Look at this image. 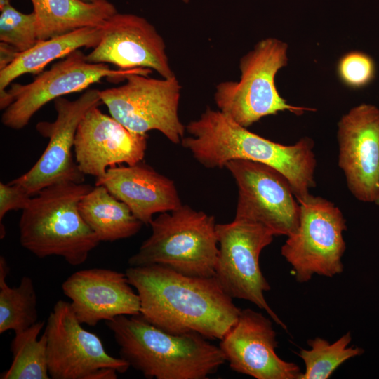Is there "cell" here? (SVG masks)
Masks as SVG:
<instances>
[{
    "instance_id": "cell-1",
    "label": "cell",
    "mask_w": 379,
    "mask_h": 379,
    "mask_svg": "<svg viewBox=\"0 0 379 379\" xmlns=\"http://www.w3.org/2000/svg\"><path fill=\"white\" fill-rule=\"evenodd\" d=\"M140 301V315L173 334L197 333L221 340L241 309L213 277L187 276L157 264L127 268Z\"/></svg>"
},
{
    "instance_id": "cell-2",
    "label": "cell",
    "mask_w": 379,
    "mask_h": 379,
    "mask_svg": "<svg viewBox=\"0 0 379 379\" xmlns=\"http://www.w3.org/2000/svg\"><path fill=\"white\" fill-rule=\"evenodd\" d=\"M185 128L190 136L182 138V145L206 168H223L234 159L270 166L288 180L298 202L310 195V190L316 185L314 143L310 138H302L292 145L277 143L248 131L220 110L209 107Z\"/></svg>"
},
{
    "instance_id": "cell-3",
    "label": "cell",
    "mask_w": 379,
    "mask_h": 379,
    "mask_svg": "<svg viewBox=\"0 0 379 379\" xmlns=\"http://www.w3.org/2000/svg\"><path fill=\"white\" fill-rule=\"evenodd\" d=\"M121 358L148 379H206L225 362L219 346L197 333L173 334L140 314L106 321Z\"/></svg>"
},
{
    "instance_id": "cell-4",
    "label": "cell",
    "mask_w": 379,
    "mask_h": 379,
    "mask_svg": "<svg viewBox=\"0 0 379 379\" xmlns=\"http://www.w3.org/2000/svg\"><path fill=\"white\" fill-rule=\"evenodd\" d=\"M93 187L61 182L32 197L19 221L22 246L39 258L60 256L72 266L85 262L100 242L79 210L80 200Z\"/></svg>"
},
{
    "instance_id": "cell-5",
    "label": "cell",
    "mask_w": 379,
    "mask_h": 379,
    "mask_svg": "<svg viewBox=\"0 0 379 379\" xmlns=\"http://www.w3.org/2000/svg\"><path fill=\"white\" fill-rule=\"evenodd\" d=\"M216 224L213 216L187 205L161 213L150 222V237L128 264H157L187 276L213 277L218 255Z\"/></svg>"
},
{
    "instance_id": "cell-6",
    "label": "cell",
    "mask_w": 379,
    "mask_h": 379,
    "mask_svg": "<svg viewBox=\"0 0 379 379\" xmlns=\"http://www.w3.org/2000/svg\"><path fill=\"white\" fill-rule=\"evenodd\" d=\"M288 45L276 38L260 41L239 61L240 79L215 87L214 100L219 110L244 127L261 118L289 111L300 115L314 109L291 105L277 89L275 77L287 65Z\"/></svg>"
},
{
    "instance_id": "cell-7",
    "label": "cell",
    "mask_w": 379,
    "mask_h": 379,
    "mask_svg": "<svg viewBox=\"0 0 379 379\" xmlns=\"http://www.w3.org/2000/svg\"><path fill=\"white\" fill-rule=\"evenodd\" d=\"M152 72L147 68L112 69L107 64L89 62L86 55L77 50L37 74L32 82L13 84L0 95V109L4 110L1 121L9 128L20 130L51 100L82 91L103 78L121 80L129 74L148 76Z\"/></svg>"
},
{
    "instance_id": "cell-8",
    "label": "cell",
    "mask_w": 379,
    "mask_h": 379,
    "mask_svg": "<svg viewBox=\"0 0 379 379\" xmlns=\"http://www.w3.org/2000/svg\"><path fill=\"white\" fill-rule=\"evenodd\" d=\"M299 203V225L281 248L296 281L305 283L314 274L333 277L340 274L346 248L343 232L347 230L343 213L321 197L310 194Z\"/></svg>"
},
{
    "instance_id": "cell-9",
    "label": "cell",
    "mask_w": 379,
    "mask_h": 379,
    "mask_svg": "<svg viewBox=\"0 0 379 379\" xmlns=\"http://www.w3.org/2000/svg\"><path fill=\"white\" fill-rule=\"evenodd\" d=\"M216 232L219 246L214 277L222 288L232 299L248 300L264 310L287 330L265 298L270 285L259 263L262 251L273 241V232L260 224L236 219L216 224Z\"/></svg>"
},
{
    "instance_id": "cell-10",
    "label": "cell",
    "mask_w": 379,
    "mask_h": 379,
    "mask_svg": "<svg viewBox=\"0 0 379 379\" xmlns=\"http://www.w3.org/2000/svg\"><path fill=\"white\" fill-rule=\"evenodd\" d=\"M125 80L123 85L99 91L110 115L134 133L157 130L179 144L186 128L178 116L182 86L176 77L154 79L132 74Z\"/></svg>"
},
{
    "instance_id": "cell-11",
    "label": "cell",
    "mask_w": 379,
    "mask_h": 379,
    "mask_svg": "<svg viewBox=\"0 0 379 379\" xmlns=\"http://www.w3.org/2000/svg\"><path fill=\"white\" fill-rule=\"evenodd\" d=\"M99 91L88 89L74 100L63 97L53 100L55 120L40 121L36 125L39 133L48 139L46 147L28 171L9 183L21 186L33 197L53 184L84 182L85 175L74 160L72 150L81 121L88 110L102 104Z\"/></svg>"
},
{
    "instance_id": "cell-12",
    "label": "cell",
    "mask_w": 379,
    "mask_h": 379,
    "mask_svg": "<svg viewBox=\"0 0 379 379\" xmlns=\"http://www.w3.org/2000/svg\"><path fill=\"white\" fill-rule=\"evenodd\" d=\"M238 187L234 219L260 224L274 236L292 234L300 205L288 180L277 169L255 161L234 159L225 164Z\"/></svg>"
},
{
    "instance_id": "cell-13",
    "label": "cell",
    "mask_w": 379,
    "mask_h": 379,
    "mask_svg": "<svg viewBox=\"0 0 379 379\" xmlns=\"http://www.w3.org/2000/svg\"><path fill=\"white\" fill-rule=\"evenodd\" d=\"M44 333L51 378L88 379L100 368L124 373L130 367L124 359L111 356L100 338L82 326L70 302L61 300L55 302Z\"/></svg>"
},
{
    "instance_id": "cell-14",
    "label": "cell",
    "mask_w": 379,
    "mask_h": 379,
    "mask_svg": "<svg viewBox=\"0 0 379 379\" xmlns=\"http://www.w3.org/2000/svg\"><path fill=\"white\" fill-rule=\"evenodd\" d=\"M100 28L98 44L86 55L89 62L112 64L120 69L147 68L162 78L175 77L165 42L146 18L117 12Z\"/></svg>"
},
{
    "instance_id": "cell-15",
    "label": "cell",
    "mask_w": 379,
    "mask_h": 379,
    "mask_svg": "<svg viewBox=\"0 0 379 379\" xmlns=\"http://www.w3.org/2000/svg\"><path fill=\"white\" fill-rule=\"evenodd\" d=\"M338 165L358 200L379 204V109L363 103L338 124Z\"/></svg>"
},
{
    "instance_id": "cell-16",
    "label": "cell",
    "mask_w": 379,
    "mask_h": 379,
    "mask_svg": "<svg viewBox=\"0 0 379 379\" xmlns=\"http://www.w3.org/2000/svg\"><path fill=\"white\" fill-rule=\"evenodd\" d=\"M276 337L270 319L250 308L241 309L219 347L231 369L239 373L256 379H300L299 366L277 354Z\"/></svg>"
},
{
    "instance_id": "cell-17",
    "label": "cell",
    "mask_w": 379,
    "mask_h": 379,
    "mask_svg": "<svg viewBox=\"0 0 379 379\" xmlns=\"http://www.w3.org/2000/svg\"><path fill=\"white\" fill-rule=\"evenodd\" d=\"M94 107L81 121L74 139L75 161L86 175L103 176L107 168L143 160L147 134L134 133Z\"/></svg>"
},
{
    "instance_id": "cell-18",
    "label": "cell",
    "mask_w": 379,
    "mask_h": 379,
    "mask_svg": "<svg viewBox=\"0 0 379 379\" xmlns=\"http://www.w3.org/2000/svg\"><path fill=\"white\" fill-rule=\"evenodd\" d=\"M63 293L82 324L96 326L121 315L140 314V301L126 273L105 268L75 272L62 283Z\"/></svg>"
},
{
    "instance_id": "cell-19",
    "label": "cell",
    "mask_w": 379,
    "mask_h": 379,
    "mask_svg": "<svg viewBox=\"0 0 379 379\" xmlns=\"http://www.w3.org/2000/svg\"><path fill=\"white\" fill-rule=\"evenodd\" d=\"M95 185L105 187L145 225L150 224L154 214L182 205L173 181L142 161L107 168L103 176L96 178Z\"/></svg>"
},
{
    "instance_id": "cell-20",
    "label": "cell",
    "mask_w": 379,
    "mask_h": 379,
    "mask_svg": "<svg viewBox=\"0 0 379 379\" xmlns=\"http://www.w3.org/2000/svg\"><path fill=\"white\" fill-rule=\"evenodd\" d=\"M36 18L39 41L84 27H98L117 12L108 0H30Z\"/></svg>"
},
{
    "instance_id": "cell-21",
    "label": "cell",
    "mask_w": 379,
    "mask_h": 379,
    "mask_svg": "<svg viewBox=\"0 0 379 379\" xmlns=\"http://www.w3.org/2000/svg\"><path fill=\"white\" fill-rule=\"evenodd\" d=\"M101 38V28L84 27L39 41L31 48L19 53L14 60L0 69V95L18 77L25 74H39L47 65L62 59L81 48H93Z\"/></svg>"
},
{
    "instance_id": "cell-22",
    "label": "cell",
    "mask_w": 379,
    "mask_h": 379,
    "mask_svg": "<svg viewBox=\"0 0 379 379\" xmlns=\"http://www.w3.org/2000/svg\"><path fill=\"white\" fill-rule=\"evenodd\" d=\"M80 214L100 241H114L135 235L143 223L130 208L102 185H95L79 203Z\"/></svg>"
},
{
    "instance_id": "cell-23",
    "label": "cell",
    "mask_w": 379,
    "mask_h": 379,
    "mask_svg": "<svg viewBox=\"0 0 379 379\" xmlns=\"http://www.w3.org/2000/svg\"><path fill=\"white\" fill-rule=\"evenodd\" d=\"M9 267L0 257V333L22 331L38 322L37 297L29 276L22 277L16 287L9 286L6 277Z\"/></svg>"
},
{
    "instance_id": "cell-24",
    "label": "cell",
    "mask_w": 379,
    "mask_h": 379,
    "mask_svg": "<svg viewBox=\"0 0 379 379\" xmlns=\"http://www.w3.org/2000/svg\"><path fill=\"white\" fill-rule=\"evenodd\" d=\"M44 321L15 333L11 344L13 359L1 379H49L47 363V341L44 333L39 338Z\"/></svg>"
},
{
    "instance_id": "cell-25",
    "label": "cell",
    "mask_w": 379,
    "mask_h": 379,
    "mask_svg": "<svg viewBox=\"0 0 379 379\" xmlns=\"http://www.w3.org/2000/svg\"><path fill=\"white\" fill-rule=\"evenodd\" d=\"M351 340L350 331L332 343L319 337L309 340L310 349L298 354L305 366L300 379H328L346 361L362 354V348L349 346Z\"/></svg>"
},
{
    "instance_id": "cell-26",
    "label": "cell",
    "mask_w": 379,
    "mask_h": 379,
    "mask_svg": "<svg viewBox=\"0 0 379 379\" xmlns=\"http://www.w3.org/2000/svg\"><path fill=\"white\" fill-rule=\"evenodd\" d=\"M0 11V41L12 46L20 53L38 43L36 18L34 11L24 13L11 4Z\"/></svg>"
},
{
    "instance_id": "cell-27",
    "label": "cell",
    "mask_w": 379,
    "mask_h": 379,
    "mask_svg": "<svg viewBox=\"0 0 379 379\" xmlns=\"http://www.w3.org/2000/svg\"><path fill=\"white\" fill-rule=\"evenodd\" d=\"M336 72L340 81L352 89H360L369 85L375 79L376 66L367 53L352 51L339 59Z\"/></svg>"
},
{
    "instance_id": "cell-28",
    "label": "cell",
    "mask_w": 379,
    "mask_h": 379,
    "mask_svg": "<svg viewBox=\"0 0 379 379\" xmlns=\"http://www.w3.org/2000/svg\"><path fill=\"white\" fill-rule=\"evenodd\" d=\"M30 196L21 186L7 183H0V237L6 235V230L2 224L5 215L10 211L23 210L28 205Z\"/></svg>"
},
{
    "instance_id": "cell-29",
    "label": "cell",
    "mask_w": 379,
    "mask_h": 379,
    "mask_svg": "<svg viewBox=\"0 0 379 379\" xmlns=\"http://www.w3.org/2000/svg\"><path fill=\"white\" fill-rule=\"evenodd\" d=\"M18 52L12 46L4 42H0V69L5 68L16 58Z\"/></svg>"
},
{
    "instance_id": "cell-30",
    "label": "cell",
    "mask_w": 379,
    "mask_h": 379,
    "mask_svg": "<svg viewBox=\"0 0 379 379\" xmlns=\"http://www.w3.org/2000/svg\"><path fill=\"white\" fill-rule=\"evenodd\" d=\"M118 371L109 367L100 368L94 371L88 379H115L117 378Z\"/></svg>"
},
{
    "instance_id": "cell-31",
    "label": "cell",
    "mask_w": 379,
    "mask_h": 379,
    "mask_svg": "<svg viewBox=\"0 0 379 379\" xmlns=\"http://www.w3.org/2000/svg\"><path fill=\"white\" fill-rule=\"evenodd\" d=\"M11 4V0H0V11H1L6 6Z\"/></svg>"
},
{
    "instance_id": "cell-32",
    "label": "cell",
    "mask_w": 379,
    "mask_h": 379,
    "mask_svg": "<svg viewBox=\"0 0 379 379\" xmlns=\"http://www.w3.org/2000/svg\"><path fill=\"white\" fill-rule=\"evenodd\" d=\"M190 0H182V1L185 4H188Z\"/></svg>"
},
{
    "instance_id": "cell-33",
    "label": "cell",
    "mask_w": 379,
    "mask_h": 379,
    "mask_svg": "<svg viewBox=\"0 0 379 379\" xmlns=\"http://www.w3.org/2000/svg\"><path fill=\"white\" fill-rule=\"evenodd\" d=\"M84 1H87V2H91V1H96V0H83Z\"/></svg>"
}]
</instances>
